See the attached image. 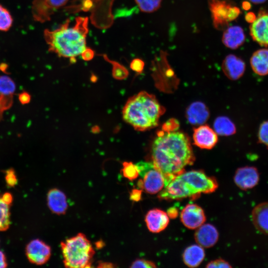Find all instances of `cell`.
<instances>
[{"mask_svg": "<svg viewBox=\"0 0 268 268\" xmlns=\"http://www.w3.org/2000/svg\"><path fill=\"white\" fill-rule=\"evenodd\" d=\"M152 163L165 176L166 185L193 164L195 156L189 137L177 130L157 133L151 149Z\"/></svg>", "mask_w": 268, "mask_h": 268, "instance_id": "6da1fadb", "label": "cell"}, {"mask_svg": "<svg viewBox=\"0 0 268 268\" xmlns=\"http://www.w3.org/2000/svg\"><path fill=\"white\" fill-rule=\"evenodd\" d=\"M88 19L78 16L74 24L70 26V20L67 19L54 30L45 29L44 39L50 52L59 57L74 59L87 48L86 38L88 32Z\"/></svg>", "mask_w": 268, "mask_h": 268, "instance_id": "7a4b0ae2", "label": "cell"}, {"mask_svg": "<svg viewBox=\"0 0 268 268\" xmlns=\"http://www.w3.org/2000/svg\"><path fill=\"white\" fill-rule=\"evenodd\" d=\"M165 111L154 95L142 91L128 100L122 114L135 130L144 131L156 127Z\"/></svg>", "mask_w": 268, "mask_h": 268, "instance_id": "3957f363", "label": "cell"}, {"mask_svg": "<svg viewBox=\"0 0 268 268\" xmlns=\"http://www.w3.org/2000/svg\"><path fill=\"white\" fill-rule=\"evenodd\" d=\"M217 188L215 178L207 176L202 171H184L171 180L160 192L158 197L165 200L195 199L201 193H213Z\"/></svg>", "mask_w": 268, "mask_h": 268, "instance_id": "277c9868", "label": "cell"}, {"mask_svg": "<svg viewBox=\"0 0 268 268\" xmlns=\"http://www.w3.org/2000/svg\"><path fill=\"white\" fill-rule=\"evenodd\" d=\"M63 263L66 268H90L95 251L90 241L83 233L61 243Z\"/></svg>", "mask_w": 268, "mask_h": 268, "instance_id": "5b68a950", "label": "cell"}, {"mask_svg": "<svg viewBox=\"0 0 268 268\" xmlns=\"http://www.w3.org/2000/svg\"><path fill=\"white\" fill-rule=\"evenodd\" d=\"M142 179L139 180L137 185L146 193L155 194L161 192L166 186L165 176L152 163L151 166L140 175Z\"/></svg>", "mask_w": 268, "mask_h": 268, "instance_id": "8992f818", "label": "cell"}, {"mask_svg": "<svg viewBox=\"0 0 268 268\" xmlns=\"http://www.w3.org/2000/svg\"><path fill=\"white\" fill-rule=\"evenodd\" d=\"M68 0H34L32 13L34 19L40 22L49 21L56 10L66 4Z\"/></svg>", "mask_w": 268, "mask_h": 268, "instance_id": "52a82bcc", "label": "cell"}, {"mask_svg": "<svg viewBox=\"0 0 268 268\" xmlns=\"http://www.w3.org/2000/svg\"><path fill=\"white\" fill-rule=\"evenodd\" d=\"M213 24L217 30H224L228 25V16L232 5L225 0H208Z\"/></svg>", "mask_w": 268, "mask_h": 268, "instance_id": "ba28073f", "label": "cell"}, {"mask_svg": "<svg viewBox=\"0 0 268 268\" xmlns=\"http://www.w3.org/2000/svg\"><path fill=\"white\" fill-rule=\"evenodd\" d=\"M260 181V173L255 166H246L238 168L234 176V182L241 190L246 191L256 187Z\"/></svg>", "mask_w": 268, "mask_h": 268, "instance_id": "9c48e42d", "label": "cell"}, {"mask_svg": "<svg viewBox=\"0 0 268 268\" xmlns=\"http://www.w3.org/2000/svg\"><path fill=\"white\" fill-rule=\"evenodd\" d=\"M25 252L28 260L37 265L45 264L51 255L50 247L39 239L31 241L26 246Z\"/></svg>", "mask_w": 268, "mask_h": 268, "instance_id": "30bf717a", "label": "cell"}, {"mask_svg": "<svg viewBox=\"0 0 268 268\" xmlns=\"http://www.w3.org/2000/svg\"><path fill=\"white\" fill-rule=\"evenodd\" d=\"M181 221L183 225L190 229L198 228L206 220L202 208L196 204H188L180 213Z\"/></svg>", "mask_w": 268, "mask_h": 268, "instance_id": "8fae6325", "label": "cell"}, {"mask_svg": "<svg viewBox=\"0 0 268 268\" xmlns=\"http://www.w3.org/2000/svg\"><path fill=\"white\" fill-rule=\"evenodd\" d=\"M250 32L254 41L261 46H268V13H259L258 17L251 23Z\"/></svg>", "mask_w": 268, "mask_h": 268, "instance_id": "7c38bea8", "label": "cell"}, {"mask_svg": "<svg viewBox=\"0 0 268 268\" xmlns=\"http://www.w3.org/2000/svg\"><path fill=\"white\" fill-rule=\"evenodd\" d=\"M194 144L202 149L212 148L218 141L216 133L206 125H201L195 129L193 133Z\"/></svg>", "mask_w": 268, "mask_h": 268, "instance_id": "4fadbf2b", "label": "cell"}, {"mask_svg": "<svg viewBox=\"0 0 268 268\" xmlns=\"http://www.w3.org/2000/svg\"><path fill=\"white\" fill-rule=\"evenodd\" d=\"M222 69L229 79L236 80L243 75L246 69V65L242 59L234 55L230 54L224 59Z\"/></svg>", "mask_w": 268, "mask_h": 268, "instance_id": "5bb4252c", "label": "cell"}, {"mask_svg": "<svg viewBox=\"0 0 268 268\" xmlns=\"http://www.w3.org/2000/svg\"><path fill=\"white\" fill-rule=\"evenodd\" d=\"M145 222L150 232L159 233L167 227L169 218L167 213L164 211L154 208L147 212L145 216Z\"/></svg>", "mask_w": 268, "mask_h": 268, "instance_id": "9a60e30c", "label": "cell"}, {"mask_svg": "<svg viewBox=\"0 0 268 268\" xmlns=\"http://www.w3.org/2000/svg\"><path fill=\"white\" fill-rule=\"evenodd\" d=\"M219 234L216 228L211 224H203L198 228L195 233L197 244L203 248L213 246L217 242Z\"/></svg>", "mask_w": 268, "mask_h": 268, "instance_id": "2e32d148", "label": "cell"}, {"mask_svg": "<svg viewBox=\"0 0 268 268\" xmlns=\"http://www.w3.org/2000/svg\"><path fill=\"white\" fill-rule=\"evenodd\" d=\"M251 218L256 229L262 234L268 235V201L261 202L253 209Z\"/></svg>", "mask_w": 268, "mask_h": 268, "instance_id": "e0dca14e", "label": "cell"}, {"mask_svg": "<svg viewBox=\"0 0 268 268\" xmlns=\"http://www.w3.org/2000/svg\"><path fill=\"white\" fill-rule=\"evenodd\" d=\"M47 203L51 211L58 215L65 214L68 207L66 195L56 188L52 189L48 192Z\"/></svg>", "mask_w": 268, "mask_h": 268, "instance_id": "ac0fdd59", "label": "cell"}, {"mask_svg": "<svg viewBox=\"0 0 268 268\" xmlns=\"http://www.w3.org/2000/svg\"><path fill=\"white\" fill-rule=\"evenodd\" d=\"M223 32L222 41L227 47L235 50L242 46L245 41L243 29L239 26L227 27Z\"/></svg>", "mask_w": 268, "mask_h": 268, "instance_id": "d6986e66", "label": "cell"}, {"mask_svg": "<svg viewBox=\"0 0 268 268\" xmlns=\"http://www.w3.org/2000/svg\"><path fill=\"white\" fill-rule=\"evenodd\" d=\"M187 118L192 125H201L208 119L209 112L203 103L197 101L191 104L187 110Z\"/></svg>", "mask_w": 268, "mask_h": 268, "instance_id": "ffe728a7", "label": "cell"}, {"mask_svg": "<svg viewBox=\"0 0 268 268\" xmlns=\"http://www.w3.org/2000/svg\"><path fill=\"white\" fill-rule=\"evenodd\" d=\"M253 71L260 76L268 75V49H262L255 52L250 59Z\"/></svg>", "mask_w": 268, "mask_h": 268, "instance_id": "44dd1931", "label": "cell"}, {"mask_svg": "<svg viewBox=\"0 0 268 268\" xmlns=\"http://www.w3.org/2000/svg\"><path fill=\"white\" fill-rule=\"evenodd\" d=\"M184 264L189 267H198L203 261L205 252L202 247L199 245H192L188 247L183 254Z\"/></svg>", "mask_w": 268, "mask_h": 268, "instance_id": "7402d4cb", "label": "cell"}, {"mask_svg": "<svg viewBox=\"0 0 268 268\" xmlns=\"http://www.w3.org/2000/svg\"><path fill=\"white\" fill-rule=\"evenodd\" d=\"M12 201V196L5 193L0 196V231L7 230L10 224V204Z\"/></svg>", "mask_w": 268, "mask_h": 268, "instance_id": "603a6c76", "label": "cell"}, {"mask_svg": "<svg viewBox=\"0 0 268 268\" xmlns=\"http://www.w3.org/2000/svg\"><path fill=\"white\" fill-rule=\"evenodd\" d=\"M214 131L217 134L229 136L236 132V128L233 122L226 117H219L214 122Z\"/></svg>", "mask_w": 268, "mask_h": 268, "instance_id": "cb8c5ba5", "label": "cell"}, {"mask_svg": "<svg viewBox=\"0 0 268 268\" xmlns=\"http://www.w3.org/2000/svg\"><path fill=\"white\" fill-rule=\"evenodd\" d=\"M139 9L144 12L151 13L158 9L162 0H134Z\"/></svg>", "mask_w": 268, "mask_h": 268, "instance_id": "d4e9b609", "label": "cell"}, {"mask_svg": "<svg viewBox=\"0 0 268 268\" xmlns=\"http://www.w3.org/2000/svg\"><path fill=\"white\" fill-rule=\"evenodd\" d=\"M12 23L13 19L9 11L0 4V31H8Z\"/></svg>", "mask_w": 268, "mask_h": 268, "instance_id": "484cf974", "label": "cell"}, {"mask_svg": "<svg viewBox=\"0 0 268 268\" xmlns=\"http://www.w3.org/2000/svg\"><path fill=\"white\" fill-rule=\"evenodd\" d=\"M122 171L123 176L131 181L136 179L139 176L136 165L131 162H124Z\"/></svg>", "mask_w": 268, "mask_h": 268, "instance_id": "4316f807", "label": "cell"}, {"mask_svg": "<svg viewBox=\"0 0 268 268\" xmlns=\"http://www.w3.org/2000/svg\"><path fill=\"white\" fill-rule=\"evenodd\" d=\"M258 142L264 145L268 149V120L263 121L259 128Z\"/></svg>", "mask_w": 268, "mask_h": 268, "instance_id": "83f0119b", "label": "cell"}, {"mask_svg": "<svg viewBox=\"0 0 268 268\" xmlns=\"http://www.w3.org/2000/svg\"><path fill=\"white\" fill-rule=\"evenodd\" d=\"M128 70L116 62L114 63L113 68V75L116 78L121 79L127 77Z\"/></svg>", "mask_w": 268, "mask_h": 268, "instance_id": "f1b7e54d", "label": "cell"}, {"mask_svg": "<svg viewBox=\"0 0 268 268\" xmlns=\"http://www.w3.org/2000/svg\"><path fill=\"white\" fill-rule=\"evenodd\" d=\"M131 268H156V264L151 261L142 259H138L134 261Z\"/></svg>", "mask_w": 268, "mask_h": 268, "instance_id": "f546056e", "label": "cell"}, {"mask_svg": "<svg viewBox=\"0 0 268 268\" xmlns=\"http://www.w3.org/2000/svg\"><path fill=\"white\" fill-rule=\"evenodd\" d=\"M206 268H232L227 261L222 259H218L209 262L205 266Z\"/></svg>", "mask_w": 268, "mask_h": 268, "instance_id": "4dcf8cb0", "label": "cell"}, {"mask_svg": "<svg viewBox=\"0 0 268 268\" xmlns=\"http://www.w3.org/2000/svg\"><path fill=\"white\" fill-rule=\"evenodd\" d=\"M144 64L143 61L140 59H134L131 63V68L138 73L141 72L144 68Z\"/></svg>", "mask_w": 268, "mask_h": 268, "instance_id": "1f68e13d", "label": "cell"}, {"mask_svg": "<svg viewBox=\"0 0 268 268\" xmlns=\"http://www.w3.org/2000/svg\"><path fill=\"white\" fill-rule=\"evenodd\" d=\"M179 127V124L175 120H170L166 122L163 126L162 130L170 131L177 130Z\"/></svg>", "mask_w": 268, "mask_h": 268, "instance_id": "d6a6232c", "label": "cell"}, {"mask_svg": "<svg viewBox=\"0 0 268 268\" xmlns=\"http://www.w3.org/2000/svg\"><path fill=\"white\" fill-rule=\"evenodd\" d=\"M240 14V9L236 6H231L229 9L228 19L231 21L236 19Z\"/></svg>", "mask_w": 268, "mask_h": 268, "instance_id": "836d02e7", "label": "cell"}, {"mask_svg": "<svg viewBox=\"0 0 268 268\" xmlns=\"http://www.w3.org/2000/svg\"><path fill=\"white\" fill-rule=\"evenodd\" d=\"M81 55L84 60L90 61L94 57V53L92 50L87 48Z\"/></svg>", "mask_w": 268, "mask_h": 268, "instance_id": "e575fe53", "label": "cell"}, {"mask_svg": "<svg viewBox=\"0 0 268 268\" xmlns=\"http://www.w3.org/2000/svg\"><path fill=\"white\" fill-rule=\"evenodd\" d=\"M141 191L138 189L133 190L130 194V199L134 201H138L141 198Z\"/></svg>", "mask_w": 268, "mask_h": 268, "instance_id": "d590c367", "label": "cell"}, {"mask_svg": "<svg viewBox=\"0 0 268 268\" xmlns=\"http://www.w3.org/2000/svg\"><path fill=\"white\" fill-rule=\"evenodd\" d=\"M245 18L247 22L252 23L256 20L257 17L253 12H249L245 15Z\"/></svg>", "mask_w": 268, "mask_h": 268, "instance_id": "8d00e7d4", "label": "cell"}, {"mask_svg": "<svg viewBox=\"0 0 268 268\" xmlns=\"http://www.w3.org/2000/svg\"><path fill=\"white\" fill-rule=\"evenodd\" d=\"M7 267L6 258L4 253L0 251V268H4Z\"/></svg>", "mask_w": 268, "mask_h": 268, "instance_id": "74e56055", "label": "cell"}, {"mask_svg": "<svg viewBox=\"0 0 268 268\" xmlns=\"http://www.w3.org/2000/svg\"><path fill=\"white\" fill-rule=\"evenodd\" d=\"M6 177V180L8 184L12 186L16 183V178L15 176L13 175V173H8Z\"/></svg>", "mask_w": 268, "mask_h": 268, "instance_id": "f35d334b", "label": "cell"}, {"mask_svg": "<svg viewBox=\"0 0 268 268\" xmlns=\"http://www.w3.org/2000/svg\"><path fill=\"white\" fill-rule=\"evenodd\" d=\"M169 217L174 218L177 216L178 214V210L175 208H170L167 212Z\"/></svg>", "mask_w": 268, "mask_h": 268, "instance_id": "ab89813d", "label": "cell"}, {"mask_svg": "<svg viewBox=\"0 0 268 268\" xmlns=\"http://www.w3.org/2000/svg\"><path fill=\"white\" fill-rule=\"evenodd\" d=\"M242 7L244 10H249L251 8V4L249 2L244 1L242 3Z\"/></svg>", "mask_w": 268, "mask_h": 268, "instance_id": "60d3db41", "label": "cell"}, {"mask_svg": "<svg viewBox=\"0 0 268 268\" xmlns=\"http://www.w3.org/2000/svg\"><path fill=\"white\" fill-rule=\"evenodd\" d=\"M249 0L255 4H260V3H264L267 0Z\"/></svg>", "mask_w": 268, "mask_h": 268, "instance_id": "b9f144b4", "label": "cell"}]
</instances>
